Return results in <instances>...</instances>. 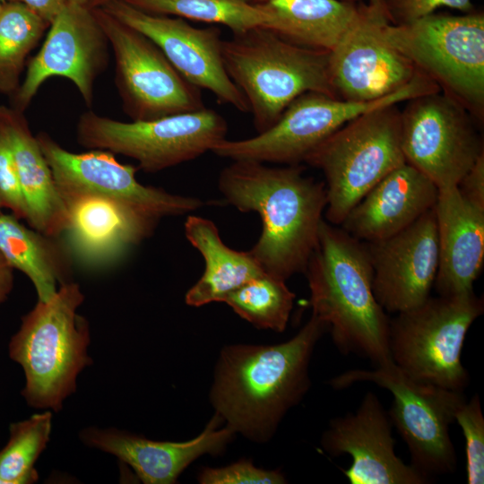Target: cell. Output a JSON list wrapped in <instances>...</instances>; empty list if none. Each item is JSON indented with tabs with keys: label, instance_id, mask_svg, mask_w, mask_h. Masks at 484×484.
Here are the masks:
<instances>
[{
	"label": "cell",
	"instance_id": "7a4b0ae2",
	"mask_svg": "<svg viewBox=\"0 0 484 484\" xmlns=\"http://www.w3.org/2000/svg\"><path fill=\"white\" fill-rule=\"evenodd\" d=\"M232 161L220 171L218 188L229 204L261 218L262 232L250 254L264 272L284 281L304 272L327 204L324 182L305 176L299 164Z\"/></svg>",
	"mask_w": 484,
	"mask_h": 484
},
{
	"label": "cell",
	"instance_id": "7bdbcfd3",
	"mask_svg": "<svg viewBox=\"0 0 484 484\" xmlns=\"http://www.w3.org/2000/svg\"><path fill=\"white\" fill-rule=\"evenodd\" d=\"M264 0H256V2H263ZM347 1H351V2H356V3H359V2H363V0H347Z\"/></svg>",
	"mask_w": 484,
	"mask_h": 484
},
{
	"label": "cell",
	"instance_id": "1f68e13d",
	"mask_svg": "<svg viewBox=\"0 0 484 484\" xmlns=\"http://www.w3.org/2000/svg\"><path fill=\"white\" fill-rule=\"evenodd\" d=\"M455 421L465 438L467 481L469 484L484 482V417L480 401L475 394L458 408Z\"/></svg>",
	"mask_w": 484,
	"mask_h": 484
},
{
	"label": "cell",
	"instance_id": "30bf717a",
	"mask_svg": "<svg viewBox=\"0 0 484 484\" xmlns=\"http://www.w3.org/2000/svg\"><path fill=\"white\" fill-rule=\"evenodd\" d=\"M484 311L474 291L429 297L390 320L392 360L412 377L462 391L469 383L461 355L469 328Z\"/></svg>",
	"mask_w": 484,
	"mask_h": 484
},
{
	"label": "cell",
	"instance_id": "5b68a950",
	"mask_svg": "<svg viewBox=\"0 0 484 484\" xmlns=\"http://www.w3.org/2000/svg\"><path fill=\"white\" fill-rule=\"evenodd\" d=\"M226 72L245 96L257 134L272 127L299 95L334 97L329 76V51L291 43L257 27L223 39Z\"/></svg>",
	"mask_w": 484,
	"mask_h": 484
},
{
	"label": "cell",
	"instance_id": "836d02e7",
	"mask_svg": "<svg viewBox=\"0 0 484 484\" xmlns=\"http://www.w3.org/2000/svg\"><path fill=\"white\" fill-rule=\"evenodd\" d=\"M0 206L20 220H27L28 211L9 141L0 126Z\"/></svg>",
	"mask_w": 484,
	"mask_h": 484
},
{
	"label": "cell",
	"instance_id": "74e56055",
	"mask_svg": "<svg viewBox=\"0 0 484 484\" xmlns=\"http://www.w3.org/2000/svg\"><path fill=\"white\" fill-rule=\"evenodd\" d=\"M13 288V269L0 252V304L5 302Z\"/></svg>",
	"mask_w": 484,
	"mask_h": 484
},
{
	"label": "cell",
	"instance_id": "d6a6232c",
	"mask_svg": "<svg viewBox=\"0 0 484 484\" xmlns=\"http://www.w3.org/2000/svg\"><path fill=\"white\" fill-rule=\"evenodd\" d=\"M202 484H283L286 478L279 471L264 470L251 460L242 459L220 468L204 467L198 475Z\"/></svg>",
	"mask_w": 484,
	"mask_h": 484
},
{
	"label": "cell",
	"instance_id": "e0dca14e",
	"mask_svg": "<svg viewBox=\"0 0 484 484\" xmlns=\"http://www.w3.org/2000/svg\"><path fill=\"white\" fill-rule=\"evenodd\" d=\"M385 21L388 19L383 13L363 2L359 18L330 52L329 76L335 98L377 100L403 88L419 73L384 39Z\"/></svg>",
	"mask_w": 484,
	"mask_h": 484
},
{
	"label": "cell",
	"instance_id": "8d00e7d4",
	"mask_svg": "<svg viewBox=\"0 0 484 484\" xmlns=\"http://www.w3.org/2000/svg\"><path fill=\"white\" fill-rule=\"evenodd\" d=\"M25 5L50 25L68 0H8Z\"/></svg>",
	"mask_w": 484,
	"mask_h": 484
},
{
	"label": "cell",
	"instance_id": "277c9868",
	"mask_svg": "<svg viewBox=\"0 0 484 484\" xmlns=\"http://www.w3.org/2000/svg\"><path fill=\"white\" fill-rule=\"evenodd\" d=\"M83 300L78 283L60 286L22 317L9 341V357L25 376L22 395L30 407L61 411L76 391L78 376L91 364L90 324L77 313Z\"/></svg>",
	"mask_w": 484,
	"mask_h": 484
},
{
	"label": "cell",
	"instance_id": "4dcf8cb0",
	"mask_svg": "<svg viewBox=\"0 0 484 484\" xmlns=\"http://www.w3.org/2000/svg\"><path fill=\"white\" fill-rule=\"evenodd\" d=\"M52 428L48 410L9 427V440L0 450V484H30L39 480L34 465L47 447Z\"/></svg>",
	"mask_w": 484,
	"mask_h": 484
},
{
	"label": "cell",
	"instance_id": "cb8c5ba5",
	"mask_svg": "<svg viewBox=\"0 0 484 484\" xmlns=\"http://www.w3.org/2000/svg\"><path fill=\"white\" fill-rule=\"evenodd\" d=\"M0 126L7 136L15 161L27 204V223L48 236H63L68 224V212L23 112L0 105Z\"/></svg>",
	"mask_w": 484,
	"mask_h": 484
},
{
	"label": "cell",
	"instance_id": "e575fe53",
	"mask_svg": "<svg viewBox=\"0 0 484 484\" xmlns=\"http://www.w3.org/2000/svg\"><path fill=\"white\" fill-rule=\"evenodd\" d=\"M389 22L409 24L432 14L440 7L468 13L474 12L473 0H384Z\"/></svg>",
	"mask_w": 484,
	"mask_h": 484
},
{
	"label": "cell",
	"instance_id": "603a6c76",
	"mask_svg": "<svg viewBox=\"0 0 484 484\" xmlns=\"http://www.w3.org/2000/svg\"><path fill=\"white\" fill-rule=\"evenodd\" d=\"M434 211L439 250L434 286L439 296L472 292L484 264V210L454 186L439 189Z\"/></svg>",
	"mask_w": 484,
	"mask_h": 484
},
{
	"label": "cell",
	"instance_id": "ba28073f",
	"mask_svg": "<svg viewBox=\"0 0 484 484\" xmlns=\"http://www.w3.org/2000/svg\"><path fill=\"white\" fill-rule=\"evenodd\" d=\"M359 382L374 383L392 393L388 415L407 445L414 468L429 478L455 471L456 454L449 426L465 401L462 391L416 379L392 359L373 370H348L329 384L341 390Z\"/></svg>",
	"mask_w": 484,
	"mask_h": 484
},
{
	"label": "cell",
	"instance_id": "52a82bcc",
	"mask_svg": "<svg viewBox=\"0 0 484 484\" xmlns=\"http://www.w3.org/2000/svg\"><path fill=\"white\" fill-rule=\"evenodd\" d=\"M390 105L364 113L323 141L304 161L325 177L326 221L341 225L383 177L405 163L401 110Z\"/></svg>",
	"mask_w": 484,
	"mask_h": 484
},
{
	"label": "cell",
	"instance_id": "ee69618b",
	"mask_svg": "<svg viewBox=\"0 0 484 484\" xmlns=\"http://www.w3.org/2000/svg\"><path fill=\"white\" fill-rule=\"evenodd\" d=\"M1 209H2V207L0 206V213L2 212H1Z\"/></svg>",
	"mask_w": 484,
	"mask_h": 484
},
{
	"label": "cell",
	"instance_id": "4fadbf2b",
	"mask_svg": "<svg viewBox=\"0 0 484 484\" xmlns=\"http://www.w3.org/2000/svg\"><path fill=\"white\" fill-rule=\"evenodd\" d=\"M401 111V145L405 161L438 189L457 186L484 152L471 115L440 91L405 101Z\"/></svg>",
	"mask_w": 484,
	"mask_h": 484
},
{
	"label": "cell",
	"instance_id": "d6986e66",
	"mask_svg": "<svg viewBox=\"0 0 484 484\" xmlns=\"http://www.w3.org/2000/svg\"><path fill=\"white\" fill-rule=\"evenodd\" d=\"M392 425L378 397L368 392L354 412L331 420L321 446L333 456H351L342 471L351 484L429 483V477L396 455Z\"/></svg>",
	"mask_w": 484,
	"mask_h": 484
},
{
	"label": "cell",
	"instance_id": "ab89813d",
	"mask_svg": "<svg viewBox=\"0 0 484 484\" xmlns=\"http://www.w3.org/2000/svg\"><path fill=\"white\" fill-rule=\"evenodd\" d=\"M109 1H111V0H91L88 7H90V8L100 7V6L104 5L105 4H107Z\"/></svg>",
	"mask_w": 484,
	"mask_h": 484
},
{
	"label": "cell",
	"instance_id": "6da1fadb",
	"mask_svg": "<svg viewBox=\"0 0 484 484\" xmlns=\"http://www.w3.org/2000/svg\"><path fill=\"white\" fill-rule=\"evenodd\" d=\"M326 331L327 325L312 315L287 341L224 347L210 393L215 413L235 433L258 443L268 441L308 391L311 356Z\"/></svg>",
	"mask_w": 484,
	"mask_h": 484
},
{
	"label": "cell",
	"instance_id": "7c38bea8",
	"mask_svg": "<svg viewBox=\"0 0 484 484\" xmlns=\"http://www.w3.org/2000/svg\"><path fill=\"white\" fill-rule=\"evenodd\" d=\"M91 9L113 51L115 83L133 121L205 108L201 89L185 79L152 40L103 8Z\"/></svg>",
	"mask_w": 484,
	"mask_h": 484
},
{
	"label": "cell",
	"instance_id": "4316f807",
	"mask_svg": "<svg viewBox=\"0 0 484 484\" xmlns=\"http://www.w3.org/2000/svg\"><path fill=\"white\" fill-rule=\"evenodd\" d=\"M269 30L296 45L331 52L359 16L361 4L347 0H264Z\"/></svg>",
	"mask_w": 484,
	"mask_h": 484
},
{
	"label": "cell",
	"instance_id": "44dd1931",
	"mask_svg": "<svg viewBox=\"0 0 484 484\" xmlns=\"http://www.w3.org/2000/svg\"><path fill=\"white\" fill-rule=\"evenodd\" d=\"M216 413L203 432L184 441H156L117 428L89 427L80 432L85 445L116 456L129 465L145 484H172L198 457L219 454L236 434Z\"/></svg>",
	"mask_w": 484,
	"mask_h": 484
},
{
	"label": "cell",
	"instance_id": "d590c367",
	"mask_svg": "<svg viewBox=\"0 0 484 484\" xmlns=\"http://www.w3.org/2000/svg\"><path fill=\"white\" fill-rule=\"evenodd\" d=\"M457 187L467 201L484 210V152L462 177Z\"/></svg>",
	"mask_w": 484,
	"mask_h": 484
},
{
	"label": "cell",
	"instance_id": "2e32d148",
	"mask_svg": "<svg viewBox=\"0 0 484 484\" xmlns=\"http://www.w3.org/2000/svg\"><path fill=\"white\" fill-rule=\"evenodd\" d=\"M100 7L152 40L189 82L211 91L221 104L249 112L245 96L226 72L218 27L199 29L183 18L149 13L124 0H111Z\"/></svg>",
	"mask_w": 484,
	"mask_h": 484
},
{
	"label": "cell",
	"instance_id": "83f0119b",
	"mask_svg": "<svg viewBox=\"0 0 484 484\" xmlns=\"http://www.w3.org/2000/svg\"><path fill=\"white\" fill-rule=\"evenodd\" d=\"M153 14L222 24L233 33L263 27L268 29L271 14L258 3L247 0H124Z\"/></svg>",
	"mask_w": 484,
	"mask_h": 484
},
{
	"label": "cell",
	"instance_id": "ffe728a7",
	"mask_svg": "<svg viewBox=\"0 0 484 484\" xmlns=\"http://www.w3.org/2000/svg\"><path fill=\"white\" fill-rule=\"evenodd\" d=\"M68 224L64 234L73 258L88 267H103L153 234L160 220L131 206L96 194L63 199Z\"/></svg>",
	"mask_w": 484,
	"mask_h": 484
},
{
	"label": "cell",
	"instance_id": "d4e9b609",
	"mask_svg": "<svg viewBox=\"0 0 484 484\" xmlns=\"http://www.w3.org/2000/svg\"><path fill=\"white\" fill-rule=\"evenodd\" d=\"M20 220L12 213H0V252L13 270L30 280L38 300L45 302L73 281V256L61 237L48 236Z\"/></svg>",
	"mask_w": 484,
	"mask_h": 484
},
{
	"label": "cell",
	"instance_id": "8fae6325",
	"mask_svg": "<svg viewBox=\"0 0 484 484\" xmlns=\"http://www.w3.org/2000/svg\"><path fill=\"white\" fill-rule=\"evenodd\" d=\"M228 124L213 109L181 113L153 120L122 122L82 113L76 139L90 150L108 151L138 162V169L154 173L193 160L226 139Z\"/></svg>",
	"mask_w": 484,
	"mask_h": 484
},
{
	"label": "cell",
	"instance_id": "5bb4252c",
	"mask_svg": "<svg viewBox=\"0 0 484 484\" xmlns=\"http://www.w3.org/2000/svg\"><path fill=\"white\" fill-rule=\"evenodd\" d=\"M36 137L62 199L83 194L100 195L158 220L190 213L203 204L196 197L141 184L135 177L138 168L121 164L108 151L74 153L47 133H39Z\"/></svg>",
	"mask_w": 484,
	"mask_h": 484
},
{
	"label": "cell",
	"instance_id": "9c48e42d",
	"mask_svg": "<svg viewBox=\"0 0 484 484\" xmlns=\"http://www.w3.org/2000/svg\"><path fill=\"white\" fill-rule=\"evenodd\" d=\"M424 73L401 90L377 100L355 102L308 91L297 97L266 131L243 140H223L212 151L231 160L296 165L323 141L355 117L373 109L439 91Z\"/></svg>",
	"mask_w": 484,
	"mask_h": 484
},
{
	"label": "cell",
	"instance_id": "8992f818",
	"mask_svg": "<svg viewBox=\"0 0 484 484\" xmlns=\"http://www.w3.org/2000/svg\"><path fill=\"white\" fill-rule=\"evenodd\" d=\"M384 39L480 125L484 117V14L432 13L409 24H381Z\"/></svg>",
	"mask_w": 484,
	"mask_h": 484
},
{
	"label": "cell",
	"instance_id": "f35d334b",
	"mask_svg": "<svg viewBox=\"0 0 484 484\" xmlns=\"http://www.w3.org/2000/svg\"><path fill=\"white\" fill-rule=\"evenodd\" d=\"M367 4L370 5L372 8L383 13L387 17L384 0H368Z\"/></svg>",
	"mask_w": 484,
	"mask_h": 484
},
{
	"label": "cell",
	"instance_id": "9a60e30c",
	"mask_svg": "<svg viewBox=\"0 0 484 484\" xmlns=\"http://www.w3.org/2000/svg\"><path fill=\"white\" fill-rule=\"evenodd\" d=\"M108 47L92 9L67 2L50 23L40 50L29 61L11 107L24 113L43 82L54 76L69 79L91 106L94 82L108 65Z\"/></svg>",
	"mask_w": 484,
	"mask_h": 484
},
{
	"label": "cell",
	"instance_id": "b9f144b4",
	"mask_svg": "<svg viewBox=\"0 0 484 484\" xmlns=\"http://www.w3.org/2000/svg\"><path fill=\"white\" fill-rule=\"evenodd\" d=\"M8 2V0H0V9Z\"/></svg>",
	"mask_w": 484,
	"mask_h": 484
},
{
	"label": "cell",
	"instance_id": "484cf974",
	"mask_svg": "<svg viewBox=\"0 0 484 484\" xmlns=\"http://www.w3.org/2000/svg\"><path fill=\"white\" fill-rule=\"evenodd\" d=\"M184 227L186 239L204 260L202 276L186 294L188 306L223 302L229 293L264 273L249 250L237 251L226 246L211 220L188 215Z\"/></svg>",
	"mask_w": 484,
	"mask_h": 484
},
{
	"label": "cell",
	"instance_id": "f546056e",
	"mask_svg": "<svg viewBox=\"0 0 484 484\" xmlns=\"http://www.w3.org/2000/svg\"><path fill=\"white\" fill-rule=\"evenodd\" d=\"M286 281L266 272L248 281L223 300L241 318L259 329H286L295 293Z\"/></svg>",
	"mask_w": 484,
	"mask_h": 484
},
{
	"label": "cell",
	"instance_id": "60d3db41",
	"mask_svg": "<svg viewBox=\"0 0 484 484\" xmlns=\"http://www.w3.org/2000/svg\"><path fill=\"white\" fill-rule=\"evenodd\" d=\"M68 2L88 6L91 0H68Z\"/></svg>",
	"mask_w": 484,
	"mask_h": 484
},
{
	"label": "cell",
	"instance_id": "7402d4cb",
	"mask_svg": "<svg viewBox=\"0 0 484 484\" xmlns=\"http://www.w3.org/2000/svg\"><path fill=\"white\" fill-rule=\"evenodd\" d=\"M439 189L405 162L376 184L340 225L362 242L389 238L434 208Z\"/></svg>",
	"mask_w": 484,
	"mask_h": 484
},
{
	"label": "cell",
	"instance_id": "ac0fdd59",
	"mask_svg": "<svg viewBox=\"0 0 484 484\" xmlns=\"http://www.w3.org/2000/svg\"><path fill=\"white\" fill-rule=\"evenodd\" d=\"M366 245L374 295L385 311H408L430 297L439 264L434 208L402 231Z\"/></svg>",
	"mask_w": 484,
	"mask_h": 484
},
{
	"label": "cell",
	"instance_id": "f1b7e54d",
	"mask_svg": "<svg viewBox=\"0 0 484 484\" xmlns=\"http://www.w3.org/2000/svg\"><path fill=\"white\" fill-rule=\"evenodd\" d=\"M48 27L20 3L8 1L0 9V94L11 98L17 91L27 57Z\"/></svg>",
	"mask_w": 484,
	"mask_h": 484
},
{
	"label": "cell",
	"instance_id": "3957f363",
	"mask_svg": "<svg viewBox=\"0 0 484 484\" xmlns=\"http://www.w3.org/2000/svg\"><path fill=\"white\" fill-rule=\"evenodd\" d=\"M312 315L324 322L343 353L376 366L392 359L390 320L373 291L367 245L323 220L317 244L304 272Z\"/></svg>",
	"mask_w": 484,
	"mask_h": 484
}]
</instances>
